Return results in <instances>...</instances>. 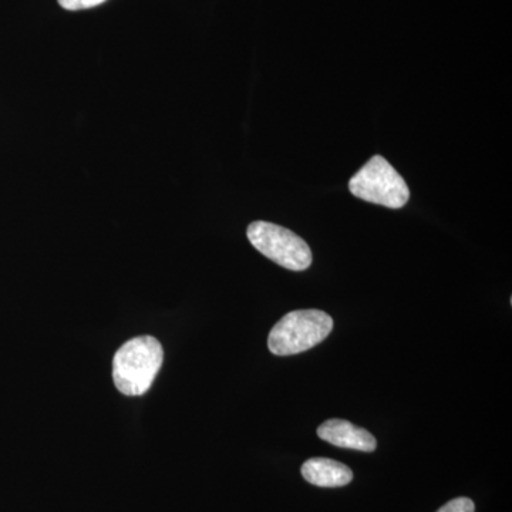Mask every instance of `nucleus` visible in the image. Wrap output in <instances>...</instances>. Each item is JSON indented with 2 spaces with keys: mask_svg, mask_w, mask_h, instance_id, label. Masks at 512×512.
Listing matches in <instances>:
<instances>
[{
  "mask_svg": "<svg viewBox=\"0 0 512 512\" xmlns=\"http://www.w3.org/2000/svg\"><path fill=\"white\" fill-rule=\"evenodd\" d=\"M163 346L153 336H140L124 343L113 360V380L124 396H143L163 366Z\"/></svg>",
  "mask_w": 512,
  "mask_h": 512,
  "instance_id": "1",
  "label": "nucleus"
},
{
  "mask_svg": "<svg viewBox=\"0 0 512 512\" xmlns=\"http://www.w3.org/2000/svg\"><path fill=\"white\" fill-rule=\"evenodd\" d=\"M333 319L318 309H303L285 315L269 333L268 348L276 356H292L315 348L328 338Z\"/></svg>",
  "mask_w": 512,
  "mask_h": 512,
  "instance_id": "2",
  "label": "nucleus"
},
{
  "mask_svg": "<svg viewBox=\"0 0 512 512\" xmlns=\"http://www.w3.org/2000/svg\"><path fill=\"white\" fill-rule=\"evenodd\" d=\"M349 190L370 204L399 210L410 198L409 187L402 175L382 156H375L349 181Z\"/></svg>",
  "mask_w": 512,
  "mask_h": 512,
  "instance_id": "3",
  "label": "nucleus"
},
{
  "mask_svg": "<svg viewBox=\"0 0 512 512\" xmlns=\"http://www.w3.org/2000/svg\"><path fill=\"white\" fill-rule=\"evenodd\" d=\"M256 251L289 271H306L312 264V251L305 239L291 229L272 222H252L247 231Z\"/></svg>",
  "mask_w": 512,
  "mask_h": 512,
  "instance_id": "4",
  "label": "nucleus"
},
{
  "mask_svg": "<svg viewBox=\"0 0 512 512\" xmlns=\"http://www.w3.org/2000/svg\"><path fill=\"white\" fill-rule=\"evenodd\" d=\"M318 436L332 446L365 451V453H373L377 447V441L369 431L346 420L325 421L319 426Z\"/></svg>",
  "mask_w": 512,
  "mask_h": 512,
  "instance_id": "5",
  "label": "nucleus"
},
{
  "mask_svg": "<svg viewBox=\"0 0 512 512\" xmlns=\"http://www.w3.org/2000/svg\"><path fill=\"white\" fill-rule=\"evenodd\" d=\"M302 477L308 483L322 488L345 487L352 483V470L339 461L316 457L305 461L301 468Z\"/></svg>",
  "mask_w": 512,
  "mask_h": 512,
  "instance_id": "6",
  "label": "nucleus"
},
{
  "mask_svg": "<svg viewBox=\"0 0 512 512\" xmlns=\"http://www.w3.org/2000/svg\"><path fill=\"white\" fill-rule=\"evenodd\" d=\"M437 512H476V505L470 498H454V500L444 504Z\"/></svg>",
  "mask_w": 512,
  "mask_h": 512,
  "instance_id": "7",
  "label": "nucleus"
},
{
  "mask_svg": "<svg viewBox=\"0 0 512 512\" xmlns=\"http://www.w3.org/2000/svg\"><path fill=\"white\" fill-rule=\"evenodd\" d=\"M57 2L66 10H83L96 8V6L101 5L106 0H57Z\"/></svg>",
  "mask_w": 512,
  "mask_h": 512,
  "instance_id": "8",
  "label": "nucleus"
}]
</instances>
